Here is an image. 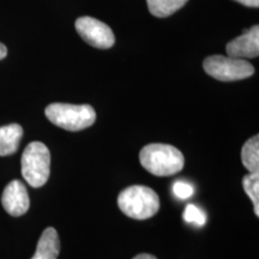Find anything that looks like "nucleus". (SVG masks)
Here are the masks:
<instances>
[{
    "label": "nucleus",
    "instance_id": "obj_6",
    "mask_svg": "<svg viewBox=\"0 0 259 259\" xmlns=\"http://www.w3.org/2000/svg\"><path fill=\"white\" fill-rule=\"evenodd\" d=\"M76 30L90 46L107 50L115 42L112 29L106 23L93 17H80L76 21Z\"/></svg>",
    "mask_w": 259,
    "mask_h": 259
},
{
    "label": "nucleus",
    "instance_id": "obj_17",
    "mask_svg": "<svg viewBox=\"0 0 259 259\" xmlns=\"http://www.w3.org/2000/svg\"><path fill=\"white\" fill-rule=\"evenodd\" d=\"M6 56H8V48H6L4 44L0 42V60L5 59Z\"/></svg>",
    "mask_w": 259,
    "mask_h": 259
},
{
    "label": "nucleus",
    "instance_id": "obj_3",
    "mask_svg": "<svg viewBox=\"0 0 259 259\" xmlns=\"http://www.w3.org/2000/svg\"><path fill=\"white\" fill-rule=\"evenodd\" d=\"M45 114L52 124L72 132L90 127L96 120V113L89 105L52 103Z\"/></svg>",
    "mask_w": 259,
    "mask_h": 259
},
{
    "label": "nucleus",
    "instance_id": "obj_5",
    "mask_svg": "<svg viewBox=\"0 0 259 259\" xmlns=\"http://www.w3.org/2000/svg\"><path fill=\"white\" fill-rule=\"evenodd\" d=\"M203 67L209 76L221 82L241 80L248 78L254 73V67L251 63L240 58L228 56H211L205 58Z\"/></svg>",
    "mask_w": 259,
    "mask_h": 259
},
{
    "label": "nucleus",
    "instance_id": "obj_11",
    "mask_svg": "<svg viewBox=\"0 0 259 259\" xmlns=\"http://www.w3.org/2000/svg\"><path fill=\"white\" fill-rule=\"evenodd\" d=\"M241 161L250 173L259 171V136L251 137L241 149Z\"/></svg>",
    "mask_w": 259,
    "mask_h": 259
},
{
    "label": "nucleus",
    "instance_id": "obj_8",
    "mask_svg": "<svg viewBox=\"0 0 259 259\" xmlns=\"http://www.w3.org/2000/svg\"><path fill=\"white\" fill-rule=\"evenodd\" d=\"M228 57L232 58H257L259 54V27L253 25L250 30L234 40L228 42L226 46Z\"/></svg>",
    "mask_w": 259,
    "mask_h": 259
},
{
    "label": "nucleus",
    "instance_id": "obj_12",
    "mask_svg": "<svg viewBox=\"0 0 259 259\" xmlns=\"http://www.w3.org/2000/svg\"><path fill=\"white\" fill-rule=\"evenodd\" d=\"M187 2L189 0H147V4L151 15L164 18L176 14Z\"/></svg>",
    "mask_w": 259,
    "mask_h": 259
},
{
    "label": "nucleus",
    "instance_id": "obj_10",
    "mask_svg": "<svg viewBox=\"0 0 259 259\" xmlns=\"http://www.w3.org/2000/svg\"><path fill=\"white\" fill-rule=\"evenodd\" d=\"M23 137V128L18 124L0 127V156H9L17 151Z\"/></svg>",
    "mask_w": 259,
    "mask_h": 259
},
{
    "label": "nucleus",
    "instance_id": "obj_13",
    "mask_svg": "<svg viewBox=\"0 0 259 259\" xmlns=\"http://www.w3.org/2000/svg\"><path fill=\"white\" fill-rule=\"evenodd\" d=\"M242 187L244 191L250 197L253 203V210L255 216H259V171L257 173H250L245 176L242 179Z\"/></svg>",
    "mask_w": 259,
    "mask_h": 259
},
{
    "label": "nucleus",
    "instance_id": "obj_18",
    "mask_svg": "<svg viewBox=\"0 0 259 259\" xmlns=\"http://www.w3.org/2000/svg\"><path fill=\"white\" fill-rule=\"evenodd\" d=\"M134 259H157L155 255L153 254H149V253H141L138 255H136Z\"/></svg>",
    "mask_w": 259,
    "mask_h": 259
},
{
    "label": "nucleus",
    "instance_id": "obj_16",
    "mask_svg": "<svg viewBox=\"0 0 259 259\" xmlns=\"http://www.w3.org/2000/svg\"><path fill=\"white\" fill-rule=\"evenodd\" d=\"M234 2L240 3V4L248 6V8H258L259 0H234Z\"/></svg>",
    "mask_w": 259,
    "mask_h": 259
},
{
    "label": "nucleus",
    "instance_id": "obj_7",
    "mask_svg": "<svg viewBox=\"0 0 259 259\" xmlns=\"http://www.w3.org/2000/svg\"><path fill=\"white\" fill-rule=\"evenodd\" d=\"M2 204L5 211L11 216L18 218L24 215L30 206V199L24 184L19 180L11 181L3 192Z\"/></svg>",
    "mask_w": 259,
    "mask_h": 259
},
{
    "label": "nucleus",
    "instance_id": "obj_9",
    "mask_svg": "<svg viewBox=\"0 0 259 259\" xmlns=\"http://www.w3.org/2000/svg\"><path fill=\"white\" fill-rule=\"evenodd\" d=\"M60 253V240L58 232L53 227H48L42 233L35 254L31 259H58Z\"/></svg>",
    "mask_w": 259,
    "mask_h": 259
},
{
    "label": "nucleus",
    "instance_id": "obj_15",
    "mask_svg": "<svg viewBox=\"0 0 259 259\" xmlns=\"http://www.w3.org/2000/svg\"><path fill=\"white\" fill-rule=\"evenodd\" d=\"M173 192L178 198L180 199H187L192 197L194 193V189L191 184L186 183V181H177L173 185Z\"/></svg>",
    "mask_w": 259,
    "mask_h": 259
},
{
    "label": "nucleus",
    "instance_id": "obj_1",
    "mask_svg": "<svg viewBox=\"0 0 259 259\" xmlns=\"http://www.w3.org/2000/svg\"><path fill=\"white\" fill-rule=\"evenodd\" d=\"M141 164L156 177H170L179 173L185 157L179 149L169 144H148L139 153Z\"/></svg>",
    "mask_w": 259,
    "mask_h": 259
},
{
    "label": "nucleus",
    "instance_id": "obj_2",
    "mask_svg": "<svg viewBox=\"0 0 259 259\" xmlns=\"http://www.w3.org/2000/svg\"><path fill=\"white\" fill-rule=\"evenodd\" d=\"M118 206L128 218L148 220L160 210V198L150 187L135 185L121 191L118 197Z\"/></svg>",
    "mask_w": 259,
    "mask_h": 259
},
{
    "label": "nucleus",
    "instance_id": "obj_4",
    "mask_svg": "<svg viewBox=\"0 0 259 259\" xmlns=\"http://www.w3.org/2000/svg\"><path fill=\"white\" fill-rule=\"evenodd\" d=\"M22 176L29 185L42 187L50 179L51 153L41 142H31L22 155Z\"/></svg>",
    "mask_w": 259,
    "mask_h": 259
},
{
    "label": "nucleus",
    "instance_id": "obj_14",
    "mask_svg": "<svg viewBox=\"0 0 259 259\" xmlns=\"http://www.w3.org/2000/svg\"><path fill=\"white\" fill-rule=\"evenodd\" d=\"M184 220L190 225H194L196 227H203L206 222V215L202 209L198 206L190 204L185 208L184 211Z\"/></svg>",
    "mask_w": 259,
    "mask_h": 259
}]
</instances>
